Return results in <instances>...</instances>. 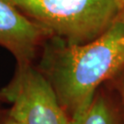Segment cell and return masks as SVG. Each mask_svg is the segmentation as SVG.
<instances>
[{
	"instance_id": "9",
	"label": "cell",
	"mask_w": 124,
	"mask_h": 124,
	"mask_svg": "<svg viewBox=\"0 0 124 124\" xmlns=\"http://www.w3.org/2000/svg\"><path fill=\"white\" fill-rule=\"evenodd\" d=\"M120 2H121V5L123 6V8H124V0H120Z\"/></svg>"
},
{
	"instance_id": "7",
	"label": "cell",
	"mask_w": 124,
	"mask_h": 124,
	"mask_svg": "<svg viewBox=\"0 0 124 124\" xmlns=\"http://www.w3.org/2000/svg\"><path fill=\"white\" fill-rule=\"evenodd\" d=\"M0 124H23L16 120L7 111L6 113L0 114Z\"/></svg>"
},
{
	"instance_id": "5",
	"label": "cell",
	"mask_w": 124,
	"mask_h": 124,
	"mask_svg": "<svg viewBox=\"0 0 124 124\" xmlns=\"http://www.w3.org/2000/svg\"><path fill=\"white\" fill-rule=\"evenodd\" d=\"M71 124H120V119L108 98L98 92L87 110Z\"/></svg>"
},
{
	"instance_id": "3",
	"label": "cell",
	"mask_w": 124,
	"mask_h": 124,
	"mask_svg": "<svg viewBox=\"0 0 124 124\" xmlns=\"http://www.w3.org/2000/svg\"><path fill=\"white\" fill-rule=\"evenodd\" d=\"M0 100L10 104L8 112L23 124H70L50 82L33 63H17Z\"/></svg>"
},
{
	"instance_id": "6",
	"label": "cell",
	"mask_w": 124,
	"mask_h": 124,
	"mask_svg": "<svg viewBox=\"0 0 124 124\" xmlns=\"http://www.w3.org/2000/svg\"><path fill=\"white\" fill-rule=\"evenodd\" d=\"M108 82L124 103V67L118 72L116 75H114Z\"/></svg>"
},
{
	"instance_id": "1",
	"label": "cell",
	"mask_w": 124,
	"mask_h": 124,
	"mask_svg": "<svg viewBox=\"0 0 124 124\" xmlns=\"http://www.w3.org/2000/svg\"><path fill=\"white\" fill-rule=\"evenodd\" d=\"M38 68L53 88L70 124L92 104L98 87L124 67V24L119 19L101 36L84 44L49 38Z\"/></svg>"
},
{
	"instance_id": "8",
	"label": "cell",
	"mask_w": 124,
	"mask_h": 124,
	"mask_svg": "<svg viewBox=\"0 0 124 124\" xmlns=\"http://www.w3.org/2000/svg\"><path fill=\"white\" fill-rule=\"evenodd\" d=\"M118 19L120 20V21H121V22L124 24V8L121 10V12H120V16H119V18H118Z\"/></svg>"
},
{
	"instance_id": "4",
	"label": "cell",
	"mask_w": 124,
	"mask_h": 124,
	"mask_svg": "<svg viewBox=\"0 0 124 124\" xmlns=\"http://www.w3.org/2000/svg\"><path fill=\"white\" fill-rule=\"evenodd\" d=\"M49 38L10 0H0V46L12 53L17 63H33Z\"/></svg>"
},
{
	"instance_id": "2",
	"label": "cell",
	"mask_w": 124,
	"mask_h": 124,
	"mask_svg": "<svg viewBox=\"0 0 124 124\" xmlns=\"http://www.w3.org/2000/svg\"><path fill=\"white\" fill-rule=\"evenodd\" d=\"M51 38L84 44L105 33L124 8L120 0H10Z\"/></svg>"
}]
</instances>
